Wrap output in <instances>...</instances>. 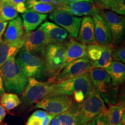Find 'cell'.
<instances>
[{
    "label": "cell",
    "instance_id": "6da1fadb",
    "mask_svg": "<svg viewBox=\"0 0 125 125\" xmlns=\"http://www.w3.org/2000/svg\"><path fill=\"white\" fill-rule=\"evenodd\" d=\"M5 88L8 92L20 94L28 83L29 78L25 74L16 57L9 59L0 67Z\"/></svg>",
    "mask_w": 125,
    "mask_h": 125
},
{
    "label": "cell",
    "instance_id": "7a4b0ae2",
    "mask_svg": "<svg viewBox=\"0 0 125 125\" xmlns=\"http://www.w3.org/2000/svg\"><path fill=\"white\" fill-rule=\"evenodd\" d=\"M107 111L100 93L94 89L85 100L78 104L76 125H83Z\"/></svg>",
    "mask_w": 125,
    "mask_h": 125
},
{
    "label": "cell",
    "instance_id": "3957f363",
    "mask_svg": "<svg viewBox=\"0 0 125 125\" xmlns=\"http://www.w3.org/2000/svg\"><path fill=\"white\" fill-rule=\"evenodd\" d=\"M65 44L50 43L47 45L42 54L45 75L49 80L53 79L65 66Z\"/></svg>",
    "mask_w": 125,
    "mask_h": 125
},
{
    "label": "cell",
    "instance_id": "277c9868",
    "mask_svg": "<svg viewBox=\"0 0 125 125\" xmlns=\"http://www.w3.org/2000/svg\"><path fill=\"white\" fill-rule=\"evenodd\" d=\"M94 89L89 73H87L76 77L54 83L52 92L47 96L55 95L72 96L75 92L82 91L87 97Z\"/></svg>",
    "mask_w": 125,
    "mask_h": 125
},
{
    "label": "cell",
    "instance_id": "5b68a950",
    "mask_svg": "<svg viewBox=\"0 0 125 125\" xmlns=\"http://www.w3.org/2000/svg\"><path fill=\"white\" fill-rule=\"evenodd\" d=\"M17 60L28 78L41 79L46 76L42 57L21 49L16 55Z\"/></svg>",
    "mask_w": 125,
    "mask_h": 125
},
{
    "label": "cell",
    "instance_id": "8992f818",
    "mask_svg": "<svg viewBox=\"0 0 125 125\" xmlns=\"http://www.w3.org/2000/svg\"><path fill=\"white\" fill-rule=\"evenodd\" d=\"M54 83L39 81L34 78H29L28 83L22 92V100L25 104L32 105L49 95L52 92Z\"/></svg>",
    "mask_w": 125,
    "mask_h": 125
},
{
    "label": "cell",
    "instance_id": "52a82bcc",
    "mask_svg": "<svg viewBox=\"0 0 125 125\" xmlns=\"http://www.w3.org/2000/svg\"><path fill=\"white\" fill-rule=\"evenodd\" d=\"M74 104L71 96L67 95H55L46 96L37 103L35 108L43 109L52 115H60L69 109Z\"/></svg>",
    "mask_w": 125,
    "mask_h": 125
},
{
    "label": "cell",
    "instance_id": "ba28073f",
    "mask_svg": "<svg viewBox=\"0 0 125 125\" xmlns=\"http://www.w3.org/2000/svg\"><path fill=\"white\" fill-rule=\"evenodd\" d=\"M93 68L92 62L89 59H79L65 65L56 77L48 81L56 83L89 73Z\"/></svg>",
    "mask_w": 125,
    "mask_h": 125
},
{
    "label": "cell",
    "instance_id": "9c48e42d",
    "mask_svg": "<svg viewBox=\"0 0 125 125\" xmlns=\"http://www.w3.org/2000/svg\"><path fill=\"white\" fill-rule=\"evenodd\" d=\"M49 18L55 24L60 26L70 34V37L76 38L80 28L82 18L74 16L68 12L56 9L51 12Z\"/></svg>",
    "mask_w": 125,
    "mask_h": 125
},
{
    "label": "cell",
    "instance_id": "30bf717a",
    "mask_svg": "<svg viewBox=\"0 0 125 125\" xmlns=\"http://www.w3.org/2000/svg\"><path fill=\"white\" fill-rule=\"evenodd\" d=\"M105 21L111 34L112 43H118L122 41L125 30V18L115 12L102 9L98 13Z\"/></svg>",
    "mask_w": 125,
    "mask_h": 125
},
{
    "label": "cell",
    "instance_id": "8fae6325",
    "mask_svg": "<svg viewBox=\"0 0 125 125\" xmlns=\"http://www.w3.org/2000/svg\"><path fill=\"white\" fill-rule=\"evenodd\" d=\"M48 45V39L45 32L40 27L37 30L26 32L24 37V45L22 49L35 55L42 56Z\"/></svg>",
    "mask_w": 125,
    "mask_h": 125
},
{
    "label": "cell",
    "instance_id": "7c38bea8",
    "mask_svg": "<svg viewBox=\"0 0 125 125\" xmlns=\"http://www.w3.org/2000/svg\"><path fill=\"white\" fill-rule=\"evenodd\" d=\"M56 9L68 12L77 17L93 16L96 14H98L99 12L103 9L97 4L96 0L94 2L79 1L63 3L59 5Z\"/></svg>",
    "mask_w": 125,
    "mask_h": 125
},
{
    "label": "cell",
    "instance_id": "4fadbf2b",
    "mask_svg": "<svg viewBox=\"0 0 125 125\" xmlns=\"http://www.w3.org/2000/svg\"><path fill=\"white\" fill-rule=\"evenodd\" d=\"M40 27L43 30L46 34L48 44L50 43L65 44L70 38L68 32L64 29L54 23L46 21L42 23Z\"/></svg>",
    "mask_w": 125,
    "mask_h": 125
},
{
    "label": "cell",
    "instance_id": "5bb4252c",
    "mask_svg": "<svg viewBox=\"0 0 125 125\" xmlns=\"http://www.w3.org/2000/svg\"><path fill=\"white\" fill-rule=\"evenodd\" d=\"M77 41L84 45L96 43L94 35V25L91 16H84L82 19L77 37Z\"/></svg>",
    "mask_w": 125,
    "mask_h": 125
},
{
    "label": "cell",
    "instance_id": "9a60e30c",
    "mask_svg": "<svg viewBox=\"0 0 125 125\" xmlns=\"http://www.w3.org/2000/svg\"><path fill=\"white\" fill-rule=\"evenodd\" d=\"M94 25V35L96 42L101 45L112 43L111 34L105 21L99 14H96L93 17Z\"/></svg>",
    "mask_w": 125,
    "mask_h": 125
},
{
    "label": "cell",
    "instance_id": "2e32d148",
    "mask_svg": "<svg viewBox=\"0 0 125 125\" xmlns=\"http://www.w3.org/2000/svg\"><path fill=\"white\" fill-rule=\"evenodd\" d=\"M89 75L94 87L100 93H107L111 80L105 70L93 68L89 72Z\"/></svg>",
    "mask_w": 125,
    "mask_h": 125
},
{
    "label": "cell",
    "instance_id": "e0dca14e",
    "mask_svg": "<svg viewBox=\"0 0 125 125\" xmlns=\"http://www.w3.org/2000/svg\"><path fill=\"white\" fill-rule=\"evenodd\" d=\"M65 65L73 60L88 59L86 45L82 44L70 37L68 41L65 43Z\"/></svg>",
    "mask_w": 125,
    "mask_h": 125
},
{
    "label": "cell",
    "instance_id": "ac0fdd59",
    "mask_svg": "<svg viewBox=\"0 0 125 125\" xmlns=\"http://www.w3.org/2000/svg\"><path fill=\"white\" fill-rule=\"evenodd\" d=\"M25 32L23 26L22 19L18 16L15 19L10 20L8 23L4 35V41L15 42L24 38Z\"/></svg>",
    "mask_w": 125,
    "mask_h": 125
},
{
    "label": "cell",
    "instance_id": "d6986e66",
    "mask_svg": "<svg viewBox=\"0 0 125 125\" xmlns=\"http://www.w3.org/2000/svg\"><path fill=\"white\" fill-rule=\"evenodd\" d=\"M24 45V38L15 42L0 41V67L9 59L16 57Z\"/></svg>",
    "mask_w": 125,
    "mask_h": 125
},
{
    "label": "cell",
    "instance_id": "ffe728a7",
    "mask_svg": "<svg viewBox=\"0 0 125 125\" xmlns=\"http://www.w3.org/2000/svg\"><path fill=\"white\" fill-rule=\"evenodd\" d=\"M23 26L26 32L32 31L37 29L41 23L46 19L47 14H41L27 10L21 15Z\"/></svg>",
    "mask_w": 125,
    "mask_h": 125
},
{
    "label": "cell",
    "instance_id": "44dd1931",
    "mask_svg": "<svg viewBox=\"0 0 125 125\" xmlns=\"http://www.w3.org/2000/svg\"><path fill=\"white\" fill-rule=\"evenodd\" d=\"M105 71L110 76L113 86L122 84L125 80V65L122 62L112 61Z\"/></svg>",
    "mask_w": 125,
    "mask_h": 125
},
{
    "label": "cell",
    "instance_id": "7402d4cb",
    "mask_svg": "<svg viewBox=\"0 0 125 125\" xmlns=\"http://www.w3.org/2000/svg\"><path fill=\"white\" fill-rule=\"evenodd\" d=\"M109 125H118L125 120V106L122 103L111 105L106 112Z\"/></svg>",
    "mask_w": 125,
    "mask_h": 125
},
{
    "label": "cell",
    "instance_id": "603a6c76",
    "mask_svg": "<svg viewBox=\"0 0 125 125\" xmlns=\"http://www.w3.org/2000/svg\"><path fill=\"white\" fill-rule=\"evenodd\" d=\"M27 10H31L41 14L50 13L57 8V6L51 3L43 2L38 0H26Z\"/></svg>",
    "mask_w": 125,
    "mask_h": 125
},
{
    "label": "cell",
    "instance_id": "cb8c5ba5",
    "mask_svg": "<svg viewBox=\"0 0 125 125\" xmlns=\"http://www.w3.org/2000/svg\"><path fill=\"white\" fill-rule=\"evenodd\" d=\"M114 48L112 43L103 45L102 53L98 60L92 62L93 68L105 69L110 65L112 62V51Z\"/></svg>",
    "mask_w": 125,
    "mask_h": 125
},
{
    "label": "cell",
    "instance_id": "d4e9b609",
    "mask_svg": "<svg viewBox=\"0 0 125 125\" xmlns=\"http://www.w3.org/2000/svg\"><path fill=\"white\" fill-rule=\"evenodd\" d=\"M78 107V104H73L69 109L57 115L61 125H76Z\"/></svg>",
    "mask_w": 125,
    "mask_h": 125
},
{
    "label": "cell",
    "instance_id": "484cf974",
    "mask_svg": "<svg viewBox=\"0 0 125 125\" xmlns=\"http://www.w3.org/2000/svg\"><path fill=\"white\" fill-rule=\"evenodd\" d=\"M19 13L8 2L0 0V19L4 21H10L19 16Z\"/></svg>",
    "mask_w": 125,
    "mask_h": 125
},
{
    "label": "cell",
    "instance_id": "4316f807",
    "mask_svg": "<svg viewBox=\"0 0 125 125\" xmlns=\"http://www.w3.org/2000/svg\"><path fill=\"white\" fill-rule=\"evenodd\" d=\"M21 103V100L16 94L5 93L0 97V104L8 110L15 108Z\"/></svg>",
    "mask_w": 125,
    "mask_h": 125
},
{
    "label": "cell",
    "instance_id": "83f0119b",
    "mask_svg": "<svg viewBox=\"0 0 125 125\" xmlns=\"http://www.w3.org/2000/svg\"><path fill=\"white\" fill-rule=\"evenodd\" d=\"M103 45L97 43L87 45V52L88 59L92 62L98 60L102 53Z\"/></svg>",
    "mask_w": 125,
    "mask_h": 125
},
{
    "label": "cell",
    "instance_id": "f1b7e54d",
    "mask_svg": "<svg viewBox=\"0 0 125 125\" xmlns=\"http://www.w3.org/2000/svg\"><path fill=\"white\" fill-rule=\"evenodd\" d=\"M112 59H113L115 62L125 63V48L124 45L116 48H113L112 51Z\"/></svg>",
    "mask_w": 125,
    "mask_h": 125
},
{
    "label": "cell",
    "instance_id": "f546056e",
    "mask_svg": "<svg viewBox=\"0 0 125 125\" xmlns=\"http://www.w3.org/2000/svg\"><path fill=\"white\" fill-rule=\"evenodd\" d=\"M111 10L118 15H125V0H114Z\"/></svg>",
    "mask_w": 125,
    "mask_h": 125
},
{
    "label": "cell",
    "instance_id": "4dcf8cb0",
    "mask_svg": "<svg viewBox=\"0 0 125 125\" xmlns=\"http://www.w3.org/2000/svg\"><path fill=\"white\" fill-rule=\"evenodd\" d=\"M26 1V0H10L8 2L13 6L18 13H23L27 10Z\"/></svg>",
    "mask_w": 125,
    "mask_h": 125
},
{
    "label": "cell",
    "instance_id": "1f68e13d",
    "mask_svg": "<svg viewBox=\"0 0 125 125\" xmlns=\"http://www.w3.org/2000/svg\"><path fill=\"white\" fill-rule=\"evenodd\" d=\"M95 119H96V125H109L106 116V112L100 114Z\"/></svg>",
    "mask_w": 125,
    "mask_h": 125
},
{
    "label": "cell",
    "instance_id": "d6a6232c",
    "mask_svg": "<svg viewBox=\"0 0 125 125\" xmlns=\"http://www.w3.org/2000/svg\"><path fill=\"white\" fill-rule=\"evenodd\" d=\"M114 0H96V2L103 9H111Z\"/></svg>",
    "mask_w": 125,
    "mask_h": 125
},
{
    "label": "cell",
    "instance_id": "836d02e7",
    "mask_svg": "<svg viewBox=\"0 0 125 125\" xmlns=\"http://www.w3.org/2000/svg\"><path fill=\"white\" fill-rule=\"evenodd\" d=\"M42 120L31 115L26 125H42Z\"/></svg>",
    "mask_w": 125,
    "mask_h": 125
},
{
    "label": "cell",
    "instance_id": "e575fe53",
    "mask_svg": "<svg viewBox=\"0 0 125 125\" xmlns=\"http://www.w3.org/2000/svg\"><path fill=\"white\" fill-rule=\"evenodd\" d=\"M48 113L46 111H44L43 110H37L33 112V114H32V116H33L35 118H37L43 120L45 117L47 116Z\"/></svg>",
    "mask_w": 125,
    "mask_h": 125
},
{
    "label": "cell",
    "instance_id": "d590c367",
    "mask_svg": "<svg viewBox=\"0 0 125 125\" xmlns=\"http://www.w3.org/2000/svg\"><path fill=\"white\" fill-rule=\"evenodd\" d=\"M8 23V21H4L0 19V41L2 40V35L4 34L6 29H7Z\"/></svg>",
    "mask_w": 125,
    "mask_h": 125
},
{
    "label": "cell",
    "instance_id": "8d00e7d4",
    "mask_svg": "<svg viewBox=\"0 0 125 125\" xmlns=\"http://www.w3.org/2000/svg\"><path fill=\"white\" fill-rule=\"evenodd\" d=\"M55 115L48 113L47 116L42 121V125H49L50 123Z\"/></svg>",
    "mask_w": 125,
    "mask_h": 125
},
{
    "label": "cell",
    "instance_id": "74e56055",
    "mask_svg": "<svg viewBox=\"0 0 125 125\" xmlns=\"http://www.w3.org/2000/svg\"><path fill=\"white\" fill-rule=\"evenodd\" d=\"M6 111L4 107L0 104V123L2 122V121L4 120L5 117L6 116Z\"/></svg>",
    "mask_w": 125,
    "mask_h": 125
},
{
    "label": "cell",
    "instance_id": "f35d334b",
    "mask_svg": "<svg viewBox=\"0 0 125 125\" xmlns=\"http://www.w3.org/2000/svg\"><path fill=\"white\" fill-rule=\"evenodd\" d=\"M79 1H86V2H94L95 0H61V4H63V3H71V2H79Z\"/></svg>",
    "mask_w": 125,
    "mask_h": 125
},
{
    "label": "cell",
    "instance_id": "ab89813d",
    "mask_svg": "<svg viewBox=\"0 0 125 125\" xmlns=\"http://www.w3.org/2000/svg\"><path fill=\"white\" fill-rule=\"evenodd\" d=\"M5 93V90L4 81H3L2 77L1 76V73H0V97Z\"/></svg>",
    "mask_w": 125,
    "mask_h": 125
},
{
    "label": "cell",
    "instance_id": "60d3db41",
    "mask_svg": "<svg viewBox=\"0 0 125 125\" xmlns=\"http://www.w3.org/2000/svg\"><path fill=\"white\" fill-rule=\"evenodd\" d=\"M38 1H41V2H43L51 3V4L55 5L57 6V7L60 4V2H59L58 0H38Z\"/></svg>",
    "mask_w": 125,
    "mask_h": 125
},
{
    "label": "cell",
    "instance_id": "b9f144b4",
    "mask_svg": "<svg viewBox=\"0 0 125 125\" xmlns=\"http://www.w3.org/2000/svg\"><path fill=\"white\" fill-rule=\"evenodd\" d=\"M49 125H61L60 121H59L57 116H54V118L52 119Z\"/></svg>",
    "mask_w": 125,
    "mask_h": 125
},
{
    "label": "cell",
    "instance_id": "7bdbcfd3",
    "mask_svg": "<svg viewBox=\"0 0 125 125\" xmlns=\"http://www.w3.org/2000/svg\"><path fill=\"white\" fill-rule=\"evenodd\" d=\"M83 125H96V119H93L91 121L88 122L85 124H84Z\"/></svg>",
    "mask_w": 125,
    "mask_h": 125
},
{
    "label": "cell",
    "instance_id": "ee69618b",
    "mask_svg": "<svg viewBox=\"0 0 125 125\" xmlns=\"http://www.w3.org/2000/svg\"><path fill=\"white\" fill-rule=\"evenodd\" d=\"M1 1H2V2H9L10 0H1Z\"/></svg>",
    "mask_w": 125,
    "mask_h": 125
},
{
    "label": "cell",
    "instance_id": "f6af8a7d",
    "mask_svg": "<svg viewBox=\"0 0 125 125\" xmlns=\"http://www.w3.org/2000/svg\"><path fill=\"white\" fill-rule=\"evenodd\" d=\"M58 1H59V2H60V3L61 4V0H58Z\"/></svg>",
    "mask_w": 125,
    "mask_h": 125
}]
</instances>
